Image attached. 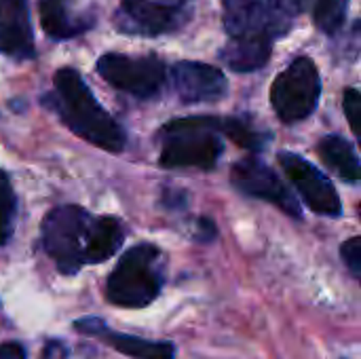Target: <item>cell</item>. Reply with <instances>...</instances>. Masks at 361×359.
Instances as JSON below:
<instances>
[{
	"mask_svg": "<svg viewBox=\"0 0 361 359\" xmlns=\"http://www.w3.org/2000/svg\"><path fill=\"white\" fill-rule=\"evenodd\" d=\"M233 184L250 197L269 201L277 205L281 212H286L292 218H302V209L298 199L292 195V190L279 180V176L260 159H243L233 167L231 174Z\"/></svg>",
	"mask_w": 361,
	"mask_h": 359,
	"instance_id": "cell-8",
	"label": "cell"
},
{
	"mask_svg": "<svg viewBox=\"0 0 361 359\" xmlns=\"http://www.w3.org/2000/svg\"><path fill=\"white\" fill-rule=\"evenodd\" d=\"M279 163H281L283 171L288 174V178L298 188L305 203L315 214H319V216H338L343 212L341 197H338L336 188L332 186V182L315 165H311L307 159H302L298 154H292V152H283L279 157Z\"/></svg>",
	"mask_w": 361,
	"mask_h": 359,
	"instance_id": "cell-9",
	"label": "cell"
},
{
	"mask_svg": "<svg viewBox=\"0 0 361 359\" xmlns=\"http://www.w3.org/2000/svg\"><path fill=\"white\" fill-rule=\"evenodd\" d=\"M222 154L220 121L212 116H188L161 129L163 167L212 169Z\"/></svg>",
	"mask_w": 361,
	"mask_h": 359,
	"instance_id": "cell-2",
	"label": "cell"
},
{
	"mask_svg": "<svg viewBox=\"0 0 361 359\" xmlns=\"http://www.w3.org/2000/svg\"><path fill=\"white\" fill-rule=\"evenodd\" d=\"M97 72L112 87L142 99L154 97L165 85V66L157 57L106 53L97 59Z\"/></svg>",
	"mask_w": 361,
	"mask_h": 359,
	"instance_id": "cell-7",
	"label": "cell"
},
{
	"mask_svg": "<svg viewBox=\"0 0 361 359\" xmlns=\"http://www.w3.org/2000/svg\"><path fill=\"white\" fill-rule=\"evenodd\" d=\"M163 288L161 252L154 245H135L118 260L106 281V298L116 307L140 309L157 300Z\"/></svg>",
	"mask_w": 361,
	"mask_h": 359,
	"instance_id": "cell-3",
	"label": "cell"
},
{
	"mask_svg": "<svg viewBox=\"0 0 361 359\" xmlns=\"http://www.w3.org/2000/svg\"><path fill=\"white\" fill-rule=\"evenodd\" d=\"M273 2H275V6L279 8V13H281L286 19H290V17L302 13L309 0H273Z\"/></svg>",
	"mask_w": 361,
	"mask_h": 359,
	"instance_id": "cell-23",
	"label": "cell"
},
{
	"mask_svg": "<svg viewBox=\"0 0 361 359\" xmlns=\"http://www.w3.org/2000/svg\"><path fill=\"white\" fill-rule=\"evenodd\" d=\"M322 93L319 72L313 59H294L273 83L271 104L283 123L305 121L317 108Z\"/></svg>",
	"mask_w": 361,
	"mask_h": 359,
	"instance_id": "cell-5",
	"label": "cell"
},
{
	"mask_svg": "<svg viewBox=\"0 0 361 359\" xmlns=\"http://www.w3.org/2000/svg\"><path fill=\"white\" fill-rule=\"evenodd\" d=\"M349 0H317L313 19L324 34H336L347 19Z\"/></svg>",
	"mask_w": 361,
	"mask_h": 359,
	"instance_id": "cell-19",
	"label": "cell"
},
{
	"mask_svg": "<svg viewBox=\"0 0 361 359\" xmlns=\"http://www.w3.org/2000/svg\"><path fill=\"white\" fill-rule=\"evenodd\" d=\"M317 152H319L322 161L330 169H334L343 180H347L351 184L360 182L361 165L360 159H357V152H355L351 142H347L341 135H326L319 142Z\"/></svg>",
	"mask_w": 361,
	"mask_h": 359,
	"instance_id": "cell-17",
	"label": "cell"
},
{
	"mask_svg": "<svg viewBox=\"0 0 361 359\" xmlns=\"http://www.w3.org/2000/svg\"><path fill=\"white\" fill-rule=\"evenodd\" d=\"M0 359H25V349L19 343L0 345Z\"/></svg>",
	"mask_w": 361,
	"mask_h": 359,
	"instance_id": "cell-24",
	"label": "cell"
},
{
	"mask_svg": "<svg viewBox=\"0 0 361 359\" xmlns=\"http://www.w3.org/2000/svg\"><path fill=\"white\" fill-rule=\"evenodd\" d=\"M123 245V226L116 218H93L87 235L85 264H97L114 256Z\"/></svg>",
	"mask_w": 361,
	"mask_h": 359,
	"instance_id": "cell-16",
	"label": "cell"
},
{
	"mask_svg": "<svg viewBox=\"0 0 361 359\" xmlns=\"http://www.w3.org/2000/svg\"><path fill=\"white\" fill-rule=\"evenodd\" d=\"M192 0H123L116 25L125 34L159 36L178 30L190 17Z\"/></svg>",
	"mask_w": 361,
	"mask_h": 359,
	"instance_id": "cell-6",
	"label": "cell"
},
{
	"mask_svg": "<svg viewBox=\"0 0 361 359\" xmlns=\"http://www.w3.org/2000/svg\"><path fill=\"white\" fill-rule=\"evenodd\" d=\"M173 85L186 104L222 99L228 89L224 74L216 66L201 61H180L173 68Z\"/></svg>",
	"mask_w": 361,
	"mask_h": 359,
	"instance_id": "cell-11",
	"label": "cell"
},
{
	"mask_svg": "<svg viewBox=\"0 0 361 359\" xmlns=\"http://www.w3.org/2000/svg\"><path fill=\"white\" fill-rule=\"evenodd\" d=\"M0 53L15 59L34 57V36L25 0H0Z\"/></svg>",
	"mask_w": 361,
	"mask_h": 359,
	"instance_id": "cell-13",
	"label": "cell"
},
{
	"mask_svg": "<svg viewBox=\"0 0 361 359\" xmlns=\"http://www.w3.org/2000/svg\"><path fill=\"white\" fill-rule=\"evenodd\" d=\"M53 85L55 91L47 102H51L53 110L61 116L70 131L108 152H121L125 148L127 140L123 129L99 106V102L93 97V93L89 91V87L85 85L76 70H57Z\"/></svg>",
	"mask_w": 361,
	"mask_h": 359,
	"instance_id": "cell-1",
	"label": "cell"
},
{
	"mask_svg": "<svg viewBox=\"0 0 361 359\" xmlns=\"http://www.w3.org/2000/svg\"><path fill=\"white\" fill-rule=\"evenodd\" d=\"M15 209H17V201L11 180L4 171H0V245H4L13 235Z\"/></svg>",
	"mask_w": 361,
	"mask_h": 359,
	"instance_id": "cell-20",
	"label": "cell"
},
{
	"mask_svg": "<svg viewBox=\"0 0 361 359\" xmlns=\"http://www.w3.org/2000/svg\"><path fill=\"white\" fill-rule=\"evenodd\" d=\"M40 23L47 36L55 40H66L72 36H78L80 32L89 30L93 19L85 13L72 15L70 0H40Z\"/></svg>",
	"mask_w": 361,
	"mask_h": 359,
	"instance_id": "cell-15",
	"label": "cell"
},
{
	"mask_svg": "<svg viewBox=\"0 0 361 359\" xmlns=\"http://www.w3.org/2000/svg\"><path fill=\"white\" fill-rule=\"evenodd\" d=\"M341 254H343V260L345 264L349 267L351 275L355 279H360L361 275V237H351L349 241L343 243L341 248Z\"/></svg>",
	"mask_w": 361,
	"mask_h": 359,
	"instance_id": "cell-21",
	"label": "cell"
},
{
	"mask_svg": "<svg viewBox=\"0 0 361 359\" xmlns=\"http://www.w3.org/2000/svg\"><path fill=\"white\" fill-rule=\"evenodd\" d=\"M91 216L78 205H61L47 214L42 222V245L63 275L78 273L85 264Z\"/></svg>",
	"mask_w": 361,
	"mask_h": 359,
	"instance_id": "cell-4",
	"label": "cell"
},
{
	"mask_svg": "<svg viewBox=\"0 0 361 359\" xmlns=\"http://www.w3.org/2000/svg\"><path fill=\"white\" fill-rule=\"evenodd\" d=\"M74 330L87 336H97L123 355L135 359H176V347L163 341H146L131 334H121L110 330L99 317H85L74 322Z\"/></svg>",
	"mask_w": 361,
	"mask_h": 359,
	"instance_id": "cell-12",
	"label": "cell"
},
{
	"mask_svg": "<svg viewBox=\"0 0 361 359\" xmlns=\"http://www.w3.org/2000/svg\"><path fill=\"white\" fill-rule=\"evenodd\" d=\"M220 133H226V138H231L237 146L258 152L264 148V144L269 142V135H264L262 131L254 129L247 121L243 118H226L220 121Z\"/></svg>",
	"mask_w": 361,
	"mask_h": 359,
	"instance_id": "cell-18",
	"label": "cell"
},
{
	"mask_svg": "<svg viewBox=\"0 0 361 359\" xmlns=\"http://www.w3.org/2000/svg\"><path fill=\"white\" fill-rule=\"evenodd\" d=\"M224 4V30L231 38L269 32L279 36L288 30L286 19L275 2L267 0H222Z\"/></svg>",
	"mask_w": 361,
	"mask_h": 359,
	"instance_id": "cell-10",
	"label": "cell"
},
{
	"mask_svg": "<svg viewBox=\"0 0 361 359\" xmlns=\"http://www.w3.org/2000/svg\"><path fill=\"white\" fill-rule=\"evenodd\" d=\"M343 108H345V114H347V121H349L351 129L357 133V116H360L361 112V97L357 89H347L345 91Z\"/></svg>",
	"mask_w": 361,
	"mask_h": 359,
	"instance_id": "cell-22",
	"label": "cell"
},
{
	"mask_svg": "<svg viewBox=\"0 0 361 359\" xmlns=\"http://www.w3.org/2000/svg\"><path fill=\"white\" fill-rule=\"evenodd\" d=\"M273 34L260 32V34H250V36H239L231 38V42L224 47L220 53L226 66L235 72H254L262 68L273 49Z\"/></svg>",
	"mask_w": 361,
	"mask_h": 359,
	"instance_id": "cell-14",
	"label": "cell"
}]
</instances>
